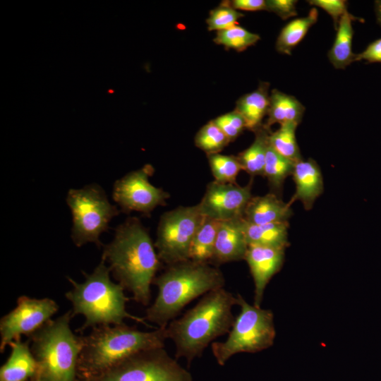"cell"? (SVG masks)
Here are the masks:
<instances>
[{"instance_id":"6da1fadb","label":"cell","mask_w":381,"mask_h":381,"mask_svg":"<svg viewBox=\"0 0 381 381\" xmlns=\"http://www.w3.org/2000/svg\"><path fill=\"white\" fill-rule=\"evenodd\" d=\"M155 248L141 222L129 217L115 229L114 237L104 246L102 256L114 277L143 306L150 303V285L161 265Z\"/></svg>"},{"instance_id":"7a4b0ae2","label":"cell","mask_w":381,"mask_h":381,"mask_svg":"<svg viewBox=\"0 0 381 381\" xmlns=\"http://www.w3.org/2000/svg\"><path fill=\"white\" fill-rule=\"evenodd\" d=\"M235 305L236 297L223 287L205 294L182 317L171 320L166 331L175 344L176 359L184 358L190 365L215 339L228 334L235 320Z\"/></svg>"},{"instance_id":"3957f363","label":"cell","mask_w":381,"mask_h":381,"mask_svg":"<svg viewBox=\"0 0 381 381\" xmlns=\"http://www.w3.org/2000/svg\"><path fill=\"white\" fill-rule=\"evenodd\" d=\"M152 284L158 287V294L145 319L166 327L193 300L223 288L225 279L218 267L188 260L167 265Z\"/></svg>"},{"instance_id":"277c9868","label":"cell","mask_w":381,"mask_h":381,"mask_svg":"<svg viewBox=\"0 0 381 381\" xmlns=\"http://www.w3.org/2000/svg\"><path fill=\"white\" fill-rule=\"evenodd\" d=\"M82 339L78 366L99 375L136 353L164 347L167 336L166 327L143 332L123 323L95 327Z\"/></svg>"},{"instance_id":"5b68a950","label":"cell","mask_w":381,"mask_h":381,"mask_svg":"<svg viewBox=\"0 0 381 381\" xmlns=\"http://www.w3.org/2000/svg\"><path fill=\"white\" fill-rule=\"evenodd\" d=\"M110 272L102 258L91 274L83 272L85 277L83 282L78 283L67 277L73 285V289L65 294L73 304L72 315L81 314L85 318L80 330L90 327L121 325L126 318L149 326L145 318L126 311V303L129 298L124 294V288L111 280Z\"/></svg>"},{"instance_id":"8992f818","label":"cell","mask_w":381,"mask_h":381,"mask_svg":"<svg viewBox=\"0 0 381 381\" xmlns=\"http://www.w3.org/2000/svg\"><path fill=\"white\" fill-rule=\"evenodd\" d=\"M72 316V312L68 311L50 320L29 337L37 363L38 380L75 381L83 339L70 328Z\"/></svg>"},{"instance_id":"52a82bcc","label":"cell","mask_w":381,"mask_h":381,"mask_svg":"<svg viewBox=\"0 0 381 381\" xmlns=\"http://www.w3.org/2000/svg\"><path fill=\"white\" fill-rule=\"evenodd\" d=\"M236 298L241 310L226 339L211 344L213 356L220 365H224L236 353H255L270 348L276 336L270 310L249 304L240 294Z\"/></svg>"},{"instance_id":"ba28073f","label":"cell","mask_w":381,"mask_h":381,"mask_svg":"<svg viewBox=\"0 0 381 381\" xmlns=\"http://www.w3.org/2000/svg\"><path fill=\"white\" fill-rule=\"evenodd\" d=\"M66 201L72 214L71 237L74 244L80 247L94 243L101 248V234L108 231L109 222L121 210L109 202L105 190L97 183L69 189Z\"/></svg>"},{"instance_id":"9c48e42d","label":"cell","mask_w":381,"mask_h":381,"mask_svg":"<svg viewBox=\"0 0 381 381\" xmlns=\"http://www.w3.org/2000/svg\"><path fill=\"white\" fill-rule=\"evenodd\" d=\"M203 218L198 205L164 213L155 243L159 260L167 265L188 260L192 241Z\"/></svg>"},{"instance_id":"30bf717a","label":"cell","mask_w":381,"mask_h":381,"mask_svg":"<svg viewBox=\"0 0 381 381\" xmlns=\"http://www.w3.org/2000/svg\"><path fill=\"white\" fill-rule=\"evenodd\" d=\"M95 381H192V376L163 347L136 353Z\"/></svg>"},{"instance_id":"8fae6325","label":"cell","mask_w":381,"mask_h":381,"mask_svg":"<svg viewBox=\"0 0 381 381\" xmlns=\"http://www.w3.org/2000/svg\"><path fill=\"white\" fill-rule=\"evenodd\" d=\"M153 173V167L145 164L114 182L112 198L121 211L125 213L136 211L150 216L157 206L166 204L169 194L149 181V177Z\"/></svg>"},{"instance_id":"7c38bea8","label":"cell","mask_w":381,"mask_h":381,"mask_svg":"<svg viewBox=\"0 0 381 381\" xmlns=\"http://www.w3.org/2000/svg\"><path fill=\"white\" fill-rule=\"evenodd\" d=\"M59 306L52 299H37L22 296L17 306L0 320V351L3 352L12 341L22 335L30 337L58 311Z\"/></svg>"},{"instance_id":"4fadbf2b","label":"cell","mask_w":381,"mask_h":381,"mask_svg":"<svg viewBox=\"0 0 381 381\" xmlns=\"http://www.w3.org/2000/svg\"><path fill=\"white\" fill-rule=\"evenodd\" d=\"M252 186L253 178L244 186L215 181L209 183L198 204L201 213L219 222L243 217L246 207L253 197Z\"/></svg>"},{"instance_id":"5bb4252c","label":"cell","mask_w":381,"mask_h":381,"mask_svg":"<svg viewBox=\"0 0 381 381\" xmlns=\"http://www.w3.org/2000/svg\"><path fill=\"white\" fill-rule=\"evenodd\" d=\"M284 258V248L248 245L244 260L255 284L254 306L260 307L265 289L272 277L282 269Z\"/></svg>"},{"instance_id":"9a60e30c","label":"cell","mask_w":381,"mask_h":381,"mask_svg":"<svg viewBox=\"0 0 381 381\" xmlns=\"http://www.w3.org/2000/svg\"><path fill=\"white\" fill-rule=\"evenodd\" d=\"M248 248L243 217L220 222L210 265L244 260Z\"/></svg>"},{"instance_id":"2e32d148","label":"cell","mask_w":381,"mask_h":381,"mask_svg":"<svg viewBox=\"0 0 381 381\" xmlns=\"http://www.w3.org/2000/svg\"><path fill=\"white\" fill-rule=\"evenodd\" d=\"M291 176L296 190L289 202L292 205L296 200H299L306 210H310L324 189L319 165L312 158L302 159L294 164Z\"/></svg>"},{"instance_id":"e0dca14e","label":"cell","mask_w":381,"mask_h":381,"mask_svg":"<svg viewBox=\"0 0 381 381\" xmlns=\"http://www.w3.org/2000/svg\"><path fill=\"white\" fill-rule=\"evenodd\" d=\"M291 206L273 193L253 196L246 207L243 219L253 224L286 222L293 214Z\"/></svg>"},{"instance_id":"ac0fdd59","label":"cell","mask_w":381,"mask_h":381,"mask_svg":"<svg viewBox=\"0 0 381 381\" xmlns=\"http://www.w3.org/2000/svg\"><path fill=\"white\" fill-rule=\"evenodd\" d=\"M9 346L11 353L1 367L0 381H25L37 374V363L32 353L30 340L14 341Z\"/></svg>"},{"instance_id":"d6986e66","label":"cell","mask_w":381,"mask_h":381,"mask_svg":"<svg viewBox=\"0 0 381 381\" xmlns=\"http://www.w3.org/2000/svg\"><path fill=\"white\" fill-rule=\"evenodd\" d=\"M269 87V83L261 82L255 90L244 95L236 102L235 110L243 116L249 131L255 132L264 124L262 120L270 105Z\"/></svg>"},{"instance_id":"ffe728a7","label":"cell","mask_w":381,"mask_h":381,"mask_svg":"<svg viewBox=\"0 0 381 381\" xmlns=\"http://www.w3.org/2000/svg\"><path fill=\"white\" fill-rule=\"evenodd\" d=\"M304 112L305 107L295 97L273 89L270 95L267 119L264 125L270 129L274 123H295L298 125Z\"/></svg>"},{"instance_id":"44dd1931","label":"cell","mask_w":381,"mask_h":381,"mask_svg":"<svg viewBox=\"0 0 381 381\" xmlns=\"http://www.w3.org/2000/svg\"><path fill=\"white\" fill-rule=\"evenodd\" d=\"M356 20H361L346 11L338 23L334 44L327 54L329 61L337 69H344L356 61V54L352 52V21Z\"/></svg>"},{"instance_id":"7402d4cb","label":"cell","mask_w":381,"mask_h":381,"mask_svg":"<svg viewBox=\"0 0 381 381\" xmlns=\"http://www.w3.org/2000/svg\"><path fill=\"white\" fill-rule=\"evenodd\" d=\"M244 229L248 245H260L286 249L289 222L266 224H253L244 219Z\"/></svg>"},{"instance_id":"603a6c76","label":"cell","mask_w":381,"mask_h":381,"mask_svg":"<svg viewBox=\"0 0 381 381\" xmlns=\"http://www.w3.org/2000/svg\"><path fill=\"white\" fill-rule=\"evenodd\" d=\"M219 224V221L204 216L192 241L189 260L210 264Z\"/></svg>"},{"instance_id":"cb8c5ba5","label":"cell","mask_w":381,"mask_h":381,"mask_svg":"<svg viewBox=\"0 0 381 381\" xmlns=\"http://www.w3.org/2000/svg\"><path fill=\"white\" fill-rule=\"evenodd\" d=\"M271 131L263 126L255 131V140L245 150L240 152L237 157L242 167L252 177L262 176L267 148L269 135Z\"/></svg>"},{"instance_id":"d4e9b609","label":"cell","mask_w":381,"mask_h":381,"mask_svg":"<svg viewBox=\"0 0 381 381\" xmlns=\"http://www.w3.org/2000/svg\"><path fill=\"white\" fill-rule=\"evenodd\" d=\"M318 11L313 8L303 18L292 20L281 30L276 42V49L282 54L291 55L293 49L305 37L308 30L317 22Z\"/></svg>"},{"instance_id":"484cf974","label":"cell","mask_w":381,"mask_h":381,"mask_svg":"<svg viewBox=\"0 0 381 381\" xmlns=\"http://www.w3.org/2000/svg\"><path fill=\"white\" fill-rule=\"evenodd\" d=\"M298 125L295 123H286L274 132H270L269 144L278 154L296 163L303 158L296 138V130Z\"/></svg>"},{"instance_id":"4316f807","label":"cell","mask_w":381,"mask_h":381,"mask_svg":"<svg viewBox=\"0 0 381 381\" xmlns=\"http://www.w3.org/2000/svg\"><path fill=\"white\" fill-rule=\"evenodd\" d=\"M294 167V163L278 154L269 144L263 176L267 178L273 193H280L286 178L291 176Z\"/></svg>"},{"instance_id":"83f0119b","label":"cell","mask_w":381,"mask_h":381,"mask_svg":"<svg viewBox=\"0 0 381 381\" xmlns=\"http://www.w3.org/2000/svg\"><path fill=\"white\" fill-rule=\"evenodd\" d=\"M207 156L214 181L223 183H236V177L239 171L243 170L237 156L219 153Z\"/></svg>"},{"instance_id":"f1b7e54d","label":"cell","mask_w":381,"mask_h":381,"mask_svg":"<svg viewBox=\"0 0 381 381\" xmlns=\"http://www.w3.org/2000/svg\"><path fill=\"white\" fill-rule=\"evenodd\" d=\"M259 40L258 35L236 25L228 29L217 31L214 42L226 48L242 52L256 44Z\"/></svg>"},{"instance_id":"f546056e","label":"cell","mask_w":381,"mask_h":381,"mask_svg":"<svg viewBox=\"0 0 381 381\" xmlns=\"http://www.w3.org/2000/svg\"><path fill=\"white\" fill-rule=\"evenodd\" d=\"M230 140L212 121L203 126L195 137V145L207 155L219 153Z\"/></svg>"},{"instance_id":"4dcf8cb0","label":"cell","mask_w":381,"mask_h":381,"mask_svg":"<svg viewBox=\"0 0 381 381\" xmlns=\"http://www.w3.org/2000/svg\"><path fill=\"white\" fill-rule=\"evenodd\" d=\"M243 13L234 9L230 1H223L218 7L212 10L206 22L208 30H223L236 25Z\"/></svg>"},{"instance_id":"1f68e13d","label":"cell","mask_w":381,"mask_h":381,"mask_svg":"<svg viewBox=\"0 0 381 381\" xmlns=\"http://www.w3.org/2000/svg\"><path fill=\"white\" fill-rule=\"evenodd\" d=\"M213 121L227 136L230 142L236 139L246 128L244 119L236 110L221 115Z\"/></svg>"},{"instance_id":"d6a6232c","label":"cell","mask_w":381,"mask_h":381,"mask_svg":"<svg viewBox=\"0 0 381 381\" xmlns=\"http://www.w3.org/2000/svg\"><path fill=\"white\" fill-rule=\"evenodd\" d=\"M308 2L325 11L332 17L336 30L340 18L348 11V1L344 0H310Z\"/></svg>"},{"instance_id":"836d02e7","label":"cell","mask_w":381,"mask_h":381,"mask_svg":"<svg viewBox=\"0 0 381 381\" xmlns=\"http://www.w3.org/2000/svg\"><path fill=\"white\" fill-rule=\"evenodd\" d=\"M296 0H268L266 1V10L279 16L282 20L297 16Z\"/></svg>"},{"instance_id":"e575fe53","label":"cell","mask_w":381,"mask_h":381,"mask_svg":"<svg viewBox=\"0 0 381 381\" xmlns=\"http://www.w3.org/2000/svg\"><path fill=\"white\" fill-rule=\"evenodd\" d=\"M365 60L368 63H381V38L370 42L363 52L357 54L356 61Z\"/></svg>"},{"instance_id":"d590c367","label":"cell","mask_w":381,"mask_h":381,"mask_svg":"<svg viewBox=\"0 0 381 381\" xmlns=\"http://www.w3.org/2000/svg\"><path fill=\"white\" fill-rule=\"evenodd\" d=\"M234 9L248 11L266 10V1L264 0H234L230 1Z\"/></svg>"},{"instance_id":"8d00e7d4","label":"cell","mask_w":381,"mask_h":381,"mask_svg":"<svg viewBox=\"0 0 381 381\" xmlns=\"http://www.w3.org/2000/svg\"><path fill=\"white\" fill-rule=\"evenodd\" d=\"M375 12L377 18V23L381 26V0L375 1Z\"/></svg>"},{"instance_id":"74e56055","label":"cell","mask_w":381,"mask_h":381,"mask_svg":"<svg viewBox=\"0 0 381 381\" xmlns=\"http://www.w3.org/2000/svg\"><path fill=\"white\" fill-rule=\"evenodd\" d=\"M36 381H42V380H36Z\"/></svg>"}]
</instances>
